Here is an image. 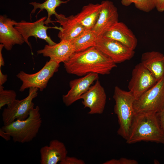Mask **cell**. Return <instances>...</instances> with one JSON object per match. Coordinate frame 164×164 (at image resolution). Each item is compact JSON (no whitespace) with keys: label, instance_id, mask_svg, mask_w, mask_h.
I'll use <instances>...</instances> for the list:
<instances>
[{"label":"cell","instance_id":"22","mask_svg":"<svg viewBox=\"0 0 164 164\" xmlns=\"http://www.w3.org/2000/svg\"><path fill=\"white\" fill-rule=\"evenodd\" d=\"M70 0L63 1L61 0H46L42 3L36 2H31L29 4L33 6V9L30 13V16L31 17L32 14L34 13L37 9H40L37 15L43 9H45L48 13L47 17L45 21V25L47 26L49 23H50L53 24V22L54 21H51L50 18L52 15H55L56 16L58 14L56 11V8L61 4H66Z\"/></svg>","mask_w":164,"mask_h":164},{"label":"cell","instance_id":"15","mask_svg":"<svg viewBox=\"0 0 164 164\" xmlns=\"http://www.w3.org/2000/svg\"><path fill=\"white\" fill-rule=\"evenodd\" d=\"M75 52L71 42L63 40L54 45H46L43 49L37 51V54L49 57L50 60L59 64L66 61Z\"/></svg>","mask_w":164,"mask_h":164},{"label":"cell","instance_id":"16","mask_svg":"<svg viewBox=\"0 0 164 164\" xmlns=\"http://www.w3.org/2000/svg\"><path fill=\"white\" fill-rule=\"evenodd\" d=\"M105 38L118 41L134 50L137 39L132 31L123 22H118L102 36Z\"/></svg>","mask_w":164,"mask_h":164},{"label":"cell","instance_id":"10","mask_svg":"<svg viewBox=\"0 0 164 164\" xmlns=\"http://www.w3.org/2000/svg\"><path fill=\"white\" fill-rule=\"evenodd\" d=\"M157 82L151 73L140 62L132 70L128 88L136 99L154 85Z\"/></svg>","mask_w":164,"mask_h":164},{"label":"cell","instance_id":"2","mask_svg":"<svg viewBox=\"0 0 164 164\" xmlns=\"http://www.w3.org/2000/svg\"><path fill=\"white\" fill-rule=\"evenodd\" d=\"M128 144L150 142L164 144V134L157 113L148 112L135 113L128 135Z\"/></svg>","mask_w":164,"mask_h":164},{"label":"cell","instance_id":"18","mask_svg":"<svg viewBox=\"0 0 164 164\" xmlns=\"http://www.w3.org/2000/svg\"><path fill=\"white\" fill-rule=\"evenodd\" d=\"M55 17L56 22L61 26L58 35L60 41H71L87 29L75 19L73 15L66 17L63 15L58 14Z\"/></svg>","mask_w":164,"mask_h":164},{"label":"cell","instance_id":"21","mask_svg":"<svg viewBox=\"0 0 164 164\" xmlns=\"http://www.w3.org/2000/svg\"><path fill=\"white\" fill-rule=\"evenodd\" d=\"M97 37L91 29H86L70 42L74 47L75 52H78L95 46Z\"/></svg>","mask_w":164,"mask_h":164},{"label":"cell","instance_id":"25","mask_svg":"<svg viewBox=\"0 0 164 164\" xmlns=\"http://www.w3.org/2000/svg\"><path fill=\"white\" fill-rule=\"evenodd\" d=\"M138 162L134 159L121 158L119 159H112L103 163L104 164H137Z\"/></svg>","mask_w":164,"mask_h":164},{"label":"cell","instance_id":"29","mask_svg":"<svg viewBox=\"0 0 164 164\" xmlns=\"http://www.w3.org/2000/svg\"><path fill=\"white\" fill-rule=\"evenodd\" d=\"M0 135L6 141H9L11 137L9 134L3 130L1 128H0Z\"/></svg>","mask_w":164,"mask_h":164},{"label":"cell","instance_id":"24","mask_svg":"<svg viewBox=\"0 0 164 164\" xmlns=\"http://www.w3.org/2000/svg\"><path fill=\"white\" fill-rule=\"evenodd\" d=\"M2 85H0V109L3 107L12 103L16 99V92L12 90H4Z\"/></svg>","mask_w":164,"mask_h":164},{"label":"cell","instance_id":"27","mask_svg":"<svg viewBox=\"0 0 164 164\" xmlns=\"http://www.w3.org/2000/svg\"><path fill=\"white\" fill-rule=\"evenodd\" d=\"M155 8L159 12H164V0H153Z\"/></svg>","mask_w":164,"mask_h":164},{"label":"cell","instance_id":"14","mask_svg":"<svg viewBox=\"0 0 164 164\" xmlns=\"http://www.w3.org/2000/svg\"><path fill=\"white\" fill-rule=\"evenodd\" d=\"M16 22L6 15L0 16V43L8 51L16 44L21 45L25 42L21 34L13 26Z\"/></svg>","mask_w":164,"mask_h":164},{"label":"cell","instance_id":"31","mask_svg":"<svg viewBox=\"0 0 164 164\" xmlns=\"http://www.w3.org/2000/svg\"><path fill=\"white\" fill-rule=\"evenodd\" d=\"M4 47V45L2 44H0V68L2 66H4L5 64L4 58L2 56V51L3 48Z\"/></svg>","mask_w":164,"mask_h":164},{"label":"cell","instance_id":"11","mask_svg":"<svg viewBox=\"0 0 164 164\" xmlns=\"http://www.w3.org/2000/svg\"><path fill=\"white\" fill-rule=\"evenodd\" d=\"M81 99H82V103L84 108L89 109V114L103 113L106 103L107 96L98 79L82 95Z\"/></svg>","mask_w":164,"mask_h":164},{"label":"cell","instance_id":"4","mask_svg":"<svg viewBox=\"0 0 164 164\" xmlns=\"http://www.w3.org/2000/svg\"><path fill=\"white\" fill-rule=\"evenodd\" d=\"M113 98L115 103L114 111L119 125L117 133L126 140L135 114L133 104L135 99L130 91L123 90L117 86L115 87Z\"/></svg>","mask_w":164,"mask_h":164},{"label":"cell","instance_id":"9","mask_svg":"<svg viewBox=\"0 0 164 164\" xmlns=\"http://www.w3.org/2000/svg\"><path fill=\"white\" fill-rule=\"evenodd\" d=\"M95 46L116 64L130 60L135 53L134 50L120 43L102 36L98 37Z\"/></svg>","mask_w":164,"mask_h":164},{"label":"cell","instance_id":"12","mask_svg":"<svg viewBox=\"0 0 164 164\" xmlns=\"http://www.w3.org/2000/svg\"><path fill=\"white\" fill-rule=\"evenodd\" d=\"M101 4V7L99 17L91 29L98 37L102 36L119 22L117 9L112 2L103 1Z\"/></svg>","mask_w":164,"mask_h":164},{"label":"cell","instance_id":"5","mask_svg":"<svg viewBox=\"0 0 164 164\" xmlns=\"http://www.w3.org/2000/svg\"><path fill=\"white\" fill-rule=\"evenodd\" d=\"M164 108V76L138 98L133 104L135 113H158Z\"/></svg>","mask_w":164,"mask_h":164},{"label":"cell","instance_id":"3","mask_svg":"<svg viewBox=\"0 0 164 164\" xmlns=\"http://www.w3.org/2000/svg\"><path fill=\"white\" fill-rule=\"evenodd\" d=\"M42 123L40 108L37 106L32 109L26 119L15 120L1 128L11 135L14 142L24 143L32 141L36 137Z\"/></svg>","mask_w":164,"mask_h":164},{"label":"cell","instance_id":"23","mask_svg":"<svg viewBox=\"0 0 164 164\" xmlns=\"http://www.w3.org/2000/svg\"><path fill=\"white\" fill-rule=\"evenodd\" d=\"M121 3L125 6H128L133 3L139 10L149 12L155 8L153 0H121Z\"/></svg>","mask_w":164,"mask_h":164},{"label":"cell","instance_id":"20","mask_svg":"<svg viewBox=\"0 0 164 164\" xmlns=\"http://www.w3.org/2000/svg\"><path fill=\"white\" fill-rule=\"evenodd\" d=\"M101 7V4L89 3L84 6L79 13L74 16V18L86 29H92L98 19Z\"/></svg>","mask_w":164,"mask_h":164},{"label":"cell","instance_id":"26","mask_svg":"<svg viewBox=\"0 0 164 164\" xmlns=\"http://www.w3.org/2000/svg\"><path fill=\"white\" fill-rule=\"evenodd\" d=\"M84 160L79 159L73 157L67 156L62 161L59 163L60 164H84Z\"/></svg>","mask_w":164,"mask_h":164},{"label":"cell","instance_id":"30","mask_svg":"<svg viewBox=\"0 0 164 164\" xmlns=\"http://www.w3.org/2000/svg\"><path fill=\"white\" fill-rule=\"evenodd\" d=\"M0 68V85H3L7 80V75L3 74Z\"/></svg>","mask_w":164,"mask_h":164},{"label":"cell","instance_id":"19","mask_svg":"<svg viewBox=\"0 0 164 164\" xmlns=\"http://www.w3.org/2000/svg\"><path fill=\"white\" fill-rule=\"evenodd\" d=\"M158 81L164 76V55L156 51L143 53L141 62Z\"/></svg>","mask_w":164,"mask_h":164},{"label":"cell","instance_id":"28","mask_svg":"<svg viewBox=\"0 0 164 164\" xmlns=\"http://www.w3.org/2000/svg\"><path fill=\"white\" fill-rule=\"evenodd\" d=\"M157 113L161 126L164 134V108Z\"/></svg>","mask_w":164,"mask_h":164},{"label":"cell","instance_id":"17","mask_svg":"<svg viewBox=\"0 0 164 164\" xmlns=\"http://www.w3.org/2000/svg\"><path fill=\"white\" fill-rule=\"evenodd\" d=\"M41 164H56L67 156L68 151L64 144L57 140H51L48 145L40 149Z\"/></svg>","mask_w":164,"mask_h":164},{"label":"cell","instance_id":"6","mask_svg":"<svg viewBox=\"0 0 164 164\" xmlns=\"http://www.w3.org/2000/svg\"><path fill=\"white\" fill-rule=\"evenodd\" d=\"M59 66V63L50 60L35 73L30 74L22 71H20L16 76L22 82L19 91L22 92L32 87L37 88L43 91L46 88L50 78L58 71Z\"/></svg>","mask_w":164,"mask_h":164},{"label":"cell","instance_id":"7","mask_svg":"<svg viewBox=\"0 0 164 164\" xmlns=\"http://www.w3.org/2000/svg\"><path fill=\"white\" fill-rule=\"evenodd\" d=\"M29 89V94L26 97L21 100L16 99L3 109L2 116L4 125L16 120H24L29 116L31 111L34 108L32 101L37 96L39 90L33 87Z\"/></svg>","mask_w":164,"mask_h":164},{"label":"cell","instance_id":"1","mask_svg":"<svg viewBox=\"0 0 164 164\" xmlns=\"http://www.w3.org/2000/svg\"><path fill=\"white\" fill-rule=\"evenodd\" d=\"M63 63L67 73L80 77L91 73L108 75L117 67L116 64L96 46L75 52Z\"/></svg>","mask_w":164,"mask_h":164},{"label":"cell","instance_id":"8","mask_svg":"<svg viewBox=\"0 0 164 164\" xmlns=\"http://www.w3.org/2000/svg\"><path fill=\"white\" fill-rule=\"evenodd\" d=\"M47 18L46 16L42 17L33 22L22 20L20 22H16L14 25L15 27L22 35L25 42L31 49V44L28 41V39L30 36L34 37L36 40L38 38L43 39L49 45H54L56 43L48 36L47 31L49 29H55L60 30L61 27H51L45 25V21Z\"/></svg>","mask_w":164,"mask_h":164},{"label":"cell","instance_id":"13","mask_svg":"<svg viewBox=\"0 0 164 164\" xmlns=\"http://www.w3.org/2000/svg\"><path fill=\"white\" fill-rule=\"evenodd\" d=\"M98 75L91 73L70 81L69 83L70 90L62 96V100L65 105L70 106L80 99L82 95L88 90L93 83L98 79Z\"/></svg>","mask_w":164,"mask_h":164}]
</instances>
